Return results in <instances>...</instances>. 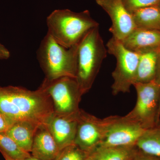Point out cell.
Listing matches in <instances>:
<instances>
[{
	"label": "cell",
	"mask_w": 160,
	"mask_h": 160,
	"mask_svg": "<svg viewBox=\"0 0 160 160\" xmlns=\"http://www.w3.org/2000/svg\"><path fill=\"white\" fill-rule=\"evenodd\" d=\"M0 111L13 122L30 121L44 124L54 112L49 95L41 88L31 91L17 87H0Z\"/></svg>",
	"instance_id": "obj_1"
},
{
	"label": "cell",
	"mask_w": 160,
	"mask_h": 160,
	"mask_svg": "<svg viewBox=\"0 0 160 160\" xmlns=\"http://www.w3.org/2000/svg\"><path fill=\"white\" fill-rule=\"evenodd\" d=\"M46 22L47 33L67 48L78 45L89 31L99 26L87 10L76 12L56 9L47 17Z\"/></svg>",
	"instance_id": "obj_2"
},
{
	"label": "cell",
	"mask_w": 160,
	"mask_h": 160,
	"mask_svg": "<svg viewBox=\"0 0 160 160\" xmlns=\"http://www.w3.org/2000/svg\"><path fill=\"white\" fill-rule=\"evenodd\" d=\"M78 45L66 48L47 33L37 52L38 61L45 75V79L51 81L66 77L76 78Z\"/></svg>",
	"instance_id": "obj_3"
},
{
	"label": "cell",
	"mask_w": 160,
	"mask_h": 160,
	"mask_svg": "<svg viewBox=\"0 0 160 160\" xmlns=\"http://www.w3.org/2000/svg\"><path fill=\"white\" fill-rule=\"evenodd\" d=\"M107 53L99 27L91 29L78 45L76 79L83 95L91 89Z\"/></svg>",
	"instance_id": "obj_4"
},
{
	"label": "cell",
	"mask_w": 160,
	"mask_h": 160,
	"mask_svg": "<svg viewBox=\"0 0 160 160\" xmlns=\"http://www.w3.org/2000/svg\"><path fill=\"white\" fill-rule=\"evenodd\" d=\"M106 47L108 53L116 59V66L112 74V94L129 92L135 81L140 54L127 49L112 37L106 44Z\"/></svg>",
	"instance_id": "obj_5"
},
{
	"label": "cell",
	"mask_w": 160,
	"mask_h": 160,
	"mask_svg": "<svg viewBox=\"0 0 160 160\" xmlns=\"http://www.w3.org/2000/svg\"><path fill=\"white\" fill-rule=\"evenodd\" d=\"M137 100L134 108L124 117L139 124L145 129L154 127L158 120L159 106L160 86L154 81L148 83H135Z\"/></svg>",
	"instance_id": "obj_6"
},
{
	"label": "cell",
	"mask_w": 160,
	"mask_h": 160,
	"mask_svg": "<svg viewBox=\"0 0 160 160\" xmlns=\"http://www.w3.org/2000/svg\"><path fill=\"white\" fill-rule=\"evenodd\" d=\"M39 87L51 98L55 113L68 115L80 110L83 94L75 78L66 77L51 81L44 79Z\"/></svg>",
	"instance_id": "obj_7"
},
{
	"label": "cell",
	"mask_w": 160,
	"mask_h": 160,
	"mask_svg": "<svg viewBox=\"0 0 160 160\" xmlns=\"http://www.w3.org/2000/svg\"><path fill=\"white\" fill-rule=\"evenodd\" d=\"M118 116L100 119L80 109L77 114V129L74 143L91 152L99 146L108 128Z\"/></svg>",
	"instance_id": "obj_8"
},
{
	"label": "cell",
	"mask_w": 160,
	"mask_h": 160,
	"mask_svg": "<svg viewBox=\"0 0 160 160\" xmlns=\"http://www.w3.org/2000/svg\"><path fill=\"white\" fill-rule=\"evenodd\" d=\"M145 130L138 123L118 116L98 147L136 145Z\"/></svg>",
	"instance_id": "obj_9"
},
{
	"label": "cell",
	"mask_w": 160,
	"mask_h": 160,
	"mask_svg": "<svg viewBox=\"0 0 160 160\" xmlns=\"http://www.w3.org/2000/svg\"><path fill=\"white\" fill-rule=\"evenodd\" d=\"M107 12L112 21L109 31L118 41L125 39L136 28L131 12L126 9L122 0H95Z\"/></svg>",
	"instance_id": "obj_10"
},
{
	"label": "cell",
	"mask_w": 160,
	"mask_h": 160,
	"mask_svg": "<svg viewBox=\"0 0 160 160\" xmlns=\"http://www.w3.org/2000/svg\"><path fill=\"white\" fill-rule=\"evenodd\" d=\"M78 112L66 115L54 112L44 123L60 150L74 143L77 129Z\"/></svg>",
	"instance_id": "obj_11"
},
{
	"label": "cell",
	"mask_w": 160,
	"mask_h": 160,
	"mask_svg": "<svg viewBox=\"0 0 160 160\" xmlns=\"http://www.w3.org/2000/svg\"><path fill=\"white\" fill-rule=\"evenodd\" d=\"M121 42L127 49L139 54L158 50L160 49V30L136 28Z\"/></svg>",
	"instance_id": "obj_12"
},
{
	"label": "cell",
	"mask_w": 160,
	"mask_h": 160,
	"mask_svg": "<svg viewBox=\"0 0 160 160\" xmlns=\"http://www.w3.org/2000/svg\"><path fill=\"white\" fill-rule=\"evenodd\" d=\"M60 151L55 140L46 125H40L33 138L32 156L42 160H54Z\"/></svg>",
	"instance_id": "obj_13"
},
{
	"label": "cell",
	"mask_w": 160,
	"mask_h": 160,
	"mask_svg": "<svg viewBox=\"0 0 160 160\" xmlns=\"http://www.w3.org/2000/svg\"><path fill=\"white\" fill-rule=\"evenodd\" d=\"M41 124L30 121L16 122L6 132L22 149L30 153L35 134Z\"/></svg>",
	"instance_id": "obj_14"
},
{
	"label": "cell",
	"mask_w": 160,
	"mask_h": 160,
	"mask_svg": "<svg viewBox=\"0 0 160 160\" xmlns=\"http://www.w3.org/2000/svg\"><path fill=\"white\" fill-rule=\"evenodd\" d=\"M136 145L97 147L90 154L94 160H131L139 151Z\"/></svg>",
	"instance_id": "obj_15"
},
{
	"label": "cell",
	"mask_w": 160,
	"mask_h": 160,
	"mask_svg": "<svg viewBox=\"0 0 160 160\" xmlns=\"http://www.w3.org/2000/svg\"><path fill=\"white\" fill-rule=\"evenodd\" d=\"M160 51V49L140 54L136 77L134 83H148L154 81Z\"/></svg>",
	"instance_id": "obj_16"
},
{
	"label": "cell",
	"mask_w": 160,
	"mask_h": 160,
	"mask_svg": "<svg viewBox=\"0 0 160 160\" xmlns=\"http://www.w3.org/2000/svg\"><path fill=\"white\" fill-rule=\"evenodd\" d=\"M136 28L160 30V10L157 6L131 12Z\"/></svg>",
	"instance_id": "obj_17"
},
{
	"label": "cell",
	"mask_w": 160,
	"mask_h": 160,
	"mask_svg": "<svg viewBox=\"0 0 160 160\" xmlns=\"http://www.w3.org/2000/svg\"><path fill=\"white\" fill-rule=\"evenodd\" d=\"M136 146L144 153L160 157V123L146 129L138 140Z\"/></svg>",
	"instance_id": "obj_18"
},
{
	"label": "cell",
	"mask_w": 160,
	"mask_h": 160,
	"mask_svg": "<svg viewBox=\"0 0 160 160\" xmlns=\"http://www.w3.org/2000/svg\"><path fill=\"white\" fill-rule=\"evenodd\" d=\"M0 151L12 160H24L31 155L21 148L6 132H0Z\"/></svg>",
	"instance_id": "obj_19"
},
{
	"label": "cell",
	"mask_w": 160,
	"mask_h": 160,
	"mask_svg": "<svg viewBox=\"0 0 160 160\" xmlns=\"http://www.w3.org/2000/svg\"><path fill=\"white\" fill-rule=\"evenodd\" d=\"M90 154L74 143L60 150L54 160H86Z\"/></svg>",
	"instance_id": "obj_20"
},
{
	"label": "cell",
	"mask_w": 160,
	"mask_h": 160,
	"mask_svg": "<svg viewBox=\"0 0 160 160\" xmlns=\"http://www.w3.org/2000/svg\"><path fill=\"white\" fill-rule=\"evenodd\" d=\"M160 0H122L126 9L131 12L150 6H157Z\"/></svg>",
	"instance_id": "obj_21"
},
{
	"label": "cell",
	"mask_w": 160,
	"mask_h": 160,
	"mask_svg": "<svg viewBox=\"0 0 160 160\" xmlns=\"http://www.w3.org/2000/svg\"><path fill=\"white\" fill-rule=\"evenodd\" d=\"M14 123L0 111V132H6Z\"/></svg>",
	"instance_id": "obj_22"
},
{
	"label": "cell",
	"mask_w": 160,
	"mask_h": 160,
	"mask_svg": "<svg viewBox=\"0 0 160 160\" xmlns=\"http://www.w3.org/2000/svg\"><path fill=\"white\" fill-rule=\"evenodd\" d=\"M131 160H160V157L147 154L139 150Z\"/></svg>",
	"instance_id": "obj_23"
},
{
	"label": "cell",
	"mask_w": 160,
	"mask_h": 160,
	"mask_svg": "<svg viewBox=\"0 0 160 160\" xmlns=\"http://www.w3.org/2000/svg\"><path fill=\"white\" fill-rule=\"evenodd\" d=\"M10 52L8 49L0 42V60H6L10 57Z\"/></svg>",
	"instance_id": "obj_24"
},
{
	"label": "cell",
	"mask_w": 160,
	"mask_h": 160,
	"mask_svg": "<svg viewBox=\"0 0 160 160\" xmlns=\"http://www.w3.org/2000/svg\"><path fill=\"white\" fill-rule=\"evenodd\" d=\"M155 82L160 86V51L158 56Z\"/></svg>",
	"instance_id": "obj_25"
},
{
	"label": "cell",
	"mask_w": 160,
	"mask_h": 160,
	"mask_svg": "<svg viewBox=\"0 0 160 160\" xmlns=\"http://www.w3.org/2000/svg\"><path fill=\"white\" fill-rule=\"evenodd\" d=\"M158 120L159 122H160V99L159 106L158 110Z\"/></svg>",
	"instance_id": "obj_26"
},
{
	"label": "cell",
	"mask_w": 160,
	"mask_h": 160,
	"mask_svg": "<svg viewBox=\"0 0 160 160\" xmlns=\"http://www.w3.org/2000/svg\"><path fill=\"white\" fill-rule=\"evenodd\" d=\"M24 160H42L41 159H39L37 158H36L35 157H33L32 156L30 157V158H27L26 159Z\"/></svg>",
	"instance_id": "obj_27"
},
{
	"label": "cell",
	"mask_w": 160,
	"mask_h": 160,
	"mask_svg": "<svg viewBox=\"0 0 160 160\" xmlns=\"http://www.w3.org/2000/svg\"><path fill=\"white\" fill-rule=\"evenodd\" d=\"M4 158H5V160H12L11 159H10V158L6 156V155H3Z\"/></svg>",
	"instance_id": "obj_28"
},
{
	"label": "cell",
	"mask_w": 160,
	"mask_h": 160,
	"mask_svg": "<svg viewBox=\"0 0 160 160\" xmlns=\"http://www.w3.org/2000/svg\"><path fill=\"white\" fill-rule=\"evenodd\" d=\"M86 160H94L90 156H89V158H88L87 159H86Z\"/></svg>",
	"instance_id": "obj_29"
},
{
	"label": "cell",
	"mask_w": 160,
	"mask_h": 160,
	"mask_svg": "<svg viewBox=\"0 0 160 160\" xmlns=\"http://www.w3.org/2000/svg\"><path fill=\"white\" fill-rule=\"evenodd\" d=\"M158 7L159 9L160 10V1L159 2L158 4Z\"/></svg>",
	"instance_id": "obj_30"
}]
</instances>
